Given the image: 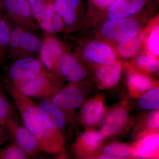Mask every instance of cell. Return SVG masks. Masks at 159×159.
Segmentation results:
<instances>
[{"label":"cell","mask_w":159,"mask_h":159,"mask_svg":"<svg viewBox=\"0 0 159 159\" xmlns=\"http://www.w3.org/2000/svg\"><path fill=\"white\" fill-rule=\"evenodd\" d=\"M42 40L33 32L25 31L22 35L19 57H34L39 54Z\"/></svg>","instance_id":"cell-20"},{"label":"cell","mask_w":159,"mask_h":159,"mask_svg":"<svg viewBox=\"0 0 159 159\" xmlns=\"http://www.w3.org/2000/svg\"><path fill=\"white\" fill-rule=\"evenodd\" d=\"M148 45L151 54L159 55V26L156 25L152 27L150 31L148 38Z\"/></svg>","instance_id":"cell-31"},{"label":"cell","mask_w":159,"mask_h":159,"mask_svg":"<svg viewBox=\"0 0 159 159\" xmlns=\"http://www.w3.org/2000/svg\"><path fill=\"white\" fill-rule=\"evenodd\" d=\"M14 105L10 102L0 83V123L6 127L11 122L19 120Z\"/></svg>","instance_id":"cell-21"},{"label":"cell","mask_w":159,"mask_h":159,"mask_svg":"<svg viewBox=\"0 0 159 159\" xmlns=\"http://www.w3.org/2000/svg\"><path fill=\"white\" fill-rule=\"evenodd\" d=\"M96 5L101 8H107L117 0H91Z\"/></svg>","instance_id":"cell-34"},{"label":"cell","mask_w":159,"mask_h":159,"mask_svg":"<svg viewBox=\"0 0 159 159\" xmlns=\"http://www.w3.org/2000/svg\"><path fill=\"white\" fill-rule=\"evenodd\" d=\"M159 147V134H151L144 137L135 144L132 147L133 154L136 157H155L158 154Z\"/></svg>","instance_id":"cell-18"},{"label":"cell","mask_w":159,"mask_h":159,"mask_svg":"<svg viewBox=\"0 0 159 159\" xmlns=\"http://www.w3.org/2000/svg\"><path fill=\"white\" fill-rule=\"evenodd\" d=\"M139 104L145 110L153 111L159 109V87L152 88L139 98Z\"/></svg>","instance_id":"cell-26"},{"label":"cell","mask_w":159,"mask_h":159,"mask_svg":"<svg viewBox=\"0 0 159 159\" xmlns=\"http://www.w3.org/2000/svg\"><path fill=\"white\" fill-rule=\"evenodd\" d=\"M11 140L10 135L5 127L0 123V147Z\"/></svg>","instance_id":"cell-33"},{"label":"cell","mask_w":159,"mask_h":159,"mask_svg":"<svg viewBox=\"0 0 159 159\" xmlns=\"http://www.w3.org/2000/svg\"><path fill=\"white\" fill-rule=\"evenodd\" d=\"M37 104L40 112L49 127L62 133L68 120L65 112L51 99L41 100Z\"/></svg>","instance_id":"cell-12"},{"label":"cell","mask_w":159,"mask_h":159,"mask_svg":"<svg viewBox=\"0 0 159 159\" xmlns=\"http://www.w3.org/2000/svg\"><path fill=\"white\" fill-rule=\"evenodd\" d=\"M82 54L88 61L100 66L110 64L116 60V55L113 49L101 42L89 43L84 48Z\"/></svg>","instance_id":"cell-10"},{"label":"cell","mask_w":159,"mask_h":159,"mask_svg":"<svg viewBox=\"0 0 159 159\" xmlns=\"http://www.w3.org/2000/svg\"><path fill=\"white\" fill-rule=\"evenodd\" d=\"M139 30L138 20L128 17L109 20L102 25L101 33L107 39L124 43L134 37Z\"/></svg>","instance_id":"cell-5"},{"label":"cell","mask_w":159,"mask_h":159,"mask_svg":"<svg viewBox=\"0 0 159 159\" xmlns=\"http://www.w3.org/2000/svg\"><path fill=\"white\" fill-rule=\"evenodd\" d=\"M142 37V33L138 32L134 37L128 41L119 43L118 47L119 54L125 58L134 57L139 51Z\"/></svg>","instance_id":"cell-27"},{"label":"cell","mask_w":159,"mask_h":159,"mask_svg":"<svg viewBox=\"0 0 159 159\" xmlns=\"http://www.w3.org/2000/svg\"><path fill=\"white\" fill-rule=\"evenodd\" d=\"M138 67L149 73H155L158 70L159 61L157 56L151 54H144L139 55L136 61Z\"/></svg>","instance_id":"cell-28"},{"label":"cell","mask_w":159,"mask_h":159,"mask_svg":"<svg viewBox=\"0 0 159 159\" xmlns=\"http://www.w3.org/2000/svg\"><path fill=\"white\" fill-rule=\"evenodd\" d=\"M129 119V114L125 109H115L105 116L100 130L106 138L116 135L125 128Z\"/></svg>","instance_id":"cell-13"},{"label":"cell","mask_w":159,"mask_h":159,"mask_svg":"<svg viewBox=\"0 0 159 159\" xmlns=\"http://www.w3.org/2000/svg\"><path fill=\"white\" fill-rule=\"evenodd\" d=\"M48 71L39 59L25 57L14 60L6 69L4 80L13 83L30 79Z\"/></svg>","instance_id":"cell-4"},{"label":"cell","mask_w":159,"mask_h":159,"mask_svg":"<svg viewBox=\"0 0 159 159\" xmlns=\"http://www.w3.org/2000/svg\"><path fill=\"white\" fill-rule=\"evenodd\" d=\"M2 2L1 0H0V14H2Z\"/></svg>","instance_id":"cell-35"},{"label":"cell","mask_w":159,"mask_h":159,"mask_svg":"<svg viewBox=\"0 0 159 159\" xmlns=\"http://www.w3.org/2000/svg\"><path fill=\"white\" fill-rule=\"evenodd\" d=\"M26 30L17 25L11 24V31L8 47V58L14 60L19 57L22 35Z\"/></svg>","instance_id":"cell-25"},{"label":"cell","mask_w":159,"mask_h":159,"mask_svg":"<svg viewBox=\"0 0 159 159\" xmlns=\"http://www.w3.org/2000/svg\"><path fill=\"white\" fill-rule=\"evenodd\" d=\"M106 138L101 130H88L80 134L72 147L74 157H87L99 149Z\"/></svg>","instance_id":"cell-9"},{"label":"cell","mask_w":159,"mask_h":159,"mask_svg":"<svg viewBox=\"0 0 159 159\" xmlns=\"http://www.w3.org/2000/svg\"><path fill=\"white\" fill-rule=\"evenodd\" d=\"M38 25L44 32L49 35L56 34L63 29V21L56 12L52 0H50L47 3Z\"/></svg>","instance_id":"cell-16"},{"label":"cell","mask_w":159,"mask_h":159,"mask_svg":"<svg viewBox=\"0 0 159 159\" xmlns=\"http://www.w3.org/2000/svg\"><path fill=\"white\" fill-rule=\"evenodd\" d=\"M81 84L70 83L61 88L51 99L65 112L68 119L69 114L81 107L85 102V94Z\"/></svg>","instance_id":"cell-7"},{"label":"cell","mask_w":159,"mask_h":159,"mask_svg":"<svg viewBox=\"0 0 159 159\" xmlns=\"http://www.w3.org/2000/svg\"><path fill=\"white\" fill-rule=\"evenodd\" d=\"M20 93L31 99H51L63 87L61 80L49 71L19 82L11 83L3 80Z\"/></svg>","instance_id":"cell-2"},{"label":"cell","mask_w":159,"mask_h":159,"mask_svg":"<svg viewBox=\"0 0 159 159\" xmlns=\"http://www.w3.org/2000/svg\"><path fill=\"white\" fill-rule=\"evenodd\" d=\"M146 126L149 129L153 131L158 130L159 128V110L151 111L147 115L145 119Z\"/></svg>","instance_id":"cell-32"},{"label":"cell","mask_w":159,"mask_h":159,"mask_svg":"<svg viewBox=\"0 0 159 159\" xmlns=\"http://www.w3.org/2000/svg\"><path fill=\"white\" fill-rule=\"evenodd\" d=\"M1 2L4 15L11 24L31 32L38 30L27 0H1Z\"/></svg>","instance_id":"cell-3"},{"label":"cell","mask_w":159,"mask_h":159,"mask_svg":"<svg viewBox=\"0 0 159 159\" xmlns=\"http://www.w3.org/2000/svg\"><path fill=\"white\" fill-rule=\"evenodd\" d=\"M133 156L132 147L129 144L114 142L102 148L100 157L103 159H127Z\"/></svg>","instance_id":"cell-22"},{"label":"cell","mask_w":159,"mask_h":159,"mask_svg":"<svg viewBox=\"0 0 159 159\" xmlns=\"http://www.w3.org/2000/svg\"><path fill=\"white\" fill-rule=\"evenodd\" d=\"M6 129L14 142L31 157L43 152L37 139L24 125H20L18 120L11 122Z\"/></svg>","instance_id":"cell-8"},{"label":"cell","mask_w":159,"mask_h":159,"mask_svg":"<svg viewBox=\"0 0 159 159\" xmlns=\"http://www.w3.org/2000/svg\"><path fill=\"white\" fill-rule=\"evenodd\" d=\"M51 73L61 80L71 83H82L87 77L85 69L79 60L66 53L60 57Z\"/></svg>","instance_id":"cell-6"},{"label":"cell","mask_w":159,"mask_h":159,"mask_svg":"<svg viewBox=\"0 0 159 159\" xmlns=\"http://www.w3.org/2000/svg\"><path fill=\"white\" fill-rule=\"evenodd\" d=\"M57 14L62 18L64 25L71 26L77 21V10L80 0H52Z\"/></svg>","instance_id":"cell-19"},{"label":"cell","mask_w":159,"mask_h":159,"mask_svg":"<svg viewBox=\"0 0 159 159\" xmlns=\"http://www.w3.org/2000/svg\"><path fill=\"white\" fill-rule=\"evenodd\" d=\"M2 85L12 97L24 126L37 139L42 151L51 155L61 152L64 148V136L62 133L49 127L40 112L37 103L9 84L3 82Z\"/></svg>","instance_id":"cell-1"},{"label":"cell","mask_w":159,"mask_h":159,"mask_svg":"<svg viewBox=\"0 0 159 159\" xmlns=\"http://www.w3.org/2000/svg\"><path fill=\"white\" fill-rule=\"evenodd\" d=\"M32 16L37 24L45 9L48 0H27Z\"/></svg>","instance_id":"cell-30"},{"label":"cell","mask_w":159,"mask_h":159,"mask_svg":"<svg viewBox=\"0 0 159 159\" xmlns=\"http://www.w3.org/2000/svg\"><path fill=\"white\" fill-rule=\"evenodd\" d=\"M146 3V0H117L107 7V17L109 20L129 17L141 11Z\"/></svg>","instance_id":"cell-15"},{"label":"cell","mask_w":159,"mask_h":159,"mask_svg":"<svg viewBox=\"0 0 159 159\" xmlns=\"http://www.w3.org/2000/svg\"><path fill=\"white\" fill-rule=\"evenodd\" d=\"M30 157L15 142L0 148V159H27Z\"/></svg>","instance_id":"cell-29"},{"label":"cell","mask_w":159,"mask_h":159,"mask_svg":"<svg viewBox=\"0 0 159 159\" xmlns=\"http://www.w3.org/2000/svg\"><path fill=\"white\" fill-rule=\"evenodd\" d=\"M129 93L133 97L142 96L152 88L153 82L149 77L137 74L129 75L127 80Z\"/></svg>","instance_id":"cell-23"},{"label":"cell","mask_w":159,"mask_h":159,"mask_svg":"<svg viewBox=\"0 0 159 159\" xmlns=\"http://www.w3.org/2000/svg\"><path fill=\"white\" fill-rule=\"evenodd\" d=\"M11 24L6 16L0 14V66L5 65L8 58Z\"/></svg>","instance_id":"cell-24"},{"label":"cell","mask_w":159,"mask_h":159,"mask_svg":"<svg viewBox=\"0 0 159 159\" xmlns=\"http://www.w3.org/2000/svg\"><path fill=\"white\" fill-rule=\"evenodd\" d=\"M80 112V120L85 126H95L102 122L105 116L106 108L99 99L89 100L82 106Z\"/></svg>","instance_id":"cell-14"},{"label":"cell","mask_w":159,"mask_h":159,"mask_svg":"<svg viewBox=\"0 0 159 159\" xmlns=\"http://www.w3.org/2000/svg\"><path fill=\"white\" fill-rule=\"evenodd\" d=\"M64 53L65 48L61 43L52 35L47 34L42 40L39 59L51 73L60 57Z\"/></svg>","instance_id":"cell-11"},{"label":"cell","mask_w":159,"mask_h":159,"mask_svg":"<svg viewBox=\"0 0 159 159\" xmlns=\"http://www.w3.org/2000/svg\"><path fill=\"white\" fill-rule=\"evenodd\" d=\"M122 64L119 61L107 65L100 66L97 72L98 84L102 89L113 87L119 83L122 76Z\"/></svg>","instance_id":"cell-17"}]
</instances>
